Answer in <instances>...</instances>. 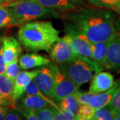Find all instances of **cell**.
<instances>
[{
	"instance_id": "15",
	"label": "cell",
	"mask_w": 120,
	"mask_h": 120,
	"mask_svg": "<svg viewBox=\"0 0 120 120\" xmlns=\"http://www.w3.org/2000/svg\"><path fill=\"white\" fill-rule=\"evenodd\" d=\"M19 100V107L21 109L24 108H31L35 110H39L44 107H47L51 104L45 100L38 95L29 94L25 93L20 97Z\"/></svg>"
},
{
	"instance_id": "6",
	"label": "cell",
	"mask_w": 120,
	"mask_h": 120,
	"mask_svg": "<svg viewBox=\"0 0 120 120\" xmlns=\"http://www.w3.org/2000/svg\"><path fill=\"white\" fill-rule=\"evenodd\" d=\"M64 38L68 40L75 52L92 60V48L90 39L73 26L65 23Z\"/></svg>"
},
{
	"instance_id": "32",
	"label": "cell",
	"mask_w": 120,
	"mask_h": 120,
	"mask_svg": "<svg viewBox=\"0 0 120 120\" xmlns=\"http://www.w3.org/2000/svg\"><path fill=\"white\" fill-rule=\"evenodd\" d=\"M6 64L4 58L3 54V45L0 48V75L4 74L6 68Z\"/></svg>"
},
{
	"instance_id": "2",
	"label": "cell",
	"mask_w": 120,
	"mask_h": 120,
	"mask_svg": "<svg viewBox=\"0 0 120 120\" xmlns=\"http://www.w3.org/2000/svg\"><path fill=\"white\" fill-rule=\"evenodd\" d=\"M17 38L28 51L49 52L53 43L60 39V31L48 21L30 22L19 28Z\"/></svg>"
},
{
	"instance_id": "1",
	"label": "cell",
	"mask_w": 120,
	"mask_h": 120,
	"mask_svg": "<svg viewBox=\"0 0 120 120\" xmlns=\"http://www.w3.org/2000/svg\"><path fill=\"white\" fill-rule=\"evenodd\" d=\"M61 17L92 43L109 41L117 35L113 15L105 9L82 7L61 14Z\"/></svg>"
},
{
	"instance_id": "34",
	"label": "cell",
	"mask_w": 120,
	"mask_h": 120,
	"mask_svg": "<svg viewBox=\"0 0 120 120\" xmlns=\"http://www.w3.org/2000/svg\"><path fill=\"white\" fill-rule=\"evenodd\" d=\"M8 111V108L6 106L0 105V120L4 119V117L5 116Z\"/></svg>"
},
{
	"instance_id": "7",
	"label": "cell",
	"mask_w": 120,
	"mask_h": 120,
	"mask_svg": "<svg viewBox=\"0 0 120 120\" xmlns=\"http://www.w3.org/2000/svg\"><path fill=\"white\" fill-rule=\"evenodd\" d=\"M49 53L52 60L59 65L80 58L83 56L75 52L68 40L64 37L60 38L53 43L49 50Z\"/></svg>"
},
{
	"instance_id": "8",
	"label": "cell",
	"mask_w": 120,
	"mask_h": 120,
	"mask_svg": "<svg viewBox=\"0 0 120 120\" xmlns=\"http://www.w3.org/2000/svg\"><path fill=\"white\" fill-rule=\"evenodd\" d=\"M59 68V67H58ZM79 87L64 73L58 70L56 78V85L52 99L55 101H60L69 95L74 94Z\"/></svg>"
},
{
	"instance_id": "28",
	"label": "cell",
	"mask_w": 120,
	"mask_h": 120,
	"mask_svg": "<svg viewBox=\"0 0 120 120\" xmlns=\"http://www.w3.org/2000/svg\"><path fill=\"white\" fill-rule=\"evenodd\" d=\"M95 94H93V93L90 92V91L88 92H81V91H77V92H75L74 94L77 98V100L80 105L88 104L90 99L91 98L92 96L94 95Z\"/></svg>"
},
{
	"instance_id": "31",
	"label": "cell",
	"mask_w": 120,
	"mask_h": 120,
	"mask_svg": "<svg viewBox=\"0 0 120 120\" xmlns=\"http://www.w3.org/2000/svg\"><path fill=\"white\" fill-rule=\"evenodd\" d=\"M24 119L27 120H38L36 110L31 108H24L19 110Z\"/></svg>"
},
{
	"instance_id": "10",
	"label": "cell",
	"mask_w": 120,
	"mask_h": 120,
	"mask_svg": "<svg viewBox=\"0 0 120 120\" xmlns=\"http://www.w3.org/2000/svg\"><path fill=\"white\" fill-rule=\"evenodd\" d=\"M39 71V69H36L32 71H22L17 75L14 81L12 95L15 103H16L20 97L25 94V89L27 85L34 78Z\"/></svg>"
},
{
	"instance_id": "27",
	"label": "cell",
	"mask_w": 120,
	"mask_h": 120,
	"mask_svg": "<svg viewBox=\"0 0 120 120\" xmlns=\"http://www.w3.org/2000/svg\"><path fill=\"white\" fill-rule=\"evenodd\" d=\"M38 120H54L55 116L52 108L44 107L36 111Z\"/></svg>"
},
{
	"instance_id": "16",
	"label": "cell",
	"mask_w": 120,
	"mask_h": 120,
	"mask_svg": "<svg viewBox=\"0 0 120 120\" xmlns=\"http://www.w3.org/2000/svg\"><path fill=\"white\" fill-rule=\"evenodd\" d=\"M118 84H119V82L115 83V85L113 86L110 90H107L104 92H101V93L95 94L90 99L88 104L95 109L107 105L110 103Z\"/></svg>"
},
{
	"instance_id": "38",
	"label": "cell",
	"mask_w": 120,
	"mask_h": 120,
	"mask_svg": "<svg viewBox=\"0 0 120 120\" xmlns=\"http://www.w3.org/2000/svg\"><path fill=\"white\" fill-rule=\"evenodd\" d=\"M116 11L120 13V6L118 7V8H117V11Z\"/></svg>"
},
{
	"instance_id": "4",
	"label": "cell",
	"mask_w": 120,
	"mask_h": 120,
	"mask_svg": "<svg viewBox=\"0 0 120 120\" xmlns=\"http://www.w3.org/2000/svg\"><path fill=\"white\" fill-rule=\"evenodd\" d=\"M58 67L62 73L79 87L90 82L94 75V73H98L103 69L95 61L85 56L60 64Z\"/></svg>"
},
{
	"instance_id": "12",
	"label": "cell",
	"mask_w": 120,
	"mask_h": 120,
	"mask_svg": "<svg viewBox=\"0 0 120 120\" xmlns=\"http://www.w3.org/2000/svg\"><path fill=\"white\" fill-rule=\"evenodd\" d=\"M22 51L21 43L17 39L13 37L3 39V54L6 65L18 60Z\"/></svg>"
},
{
	"instance_id": "19",
	"label": "cell",
	"mask_w": 120,
	"mask_h": 120,
	"mask_svg": "<svg viewBox=\"0 0 120 120\" xmlns=\"http://www.w3.org/2000/svg\"><path fill=\"white\" fill-rule=\"evenodd\" d=\"M14 81L9 79L5 74L0 75V92L5 98L9 100L15 105V103L13 100V90Z\"/></svg>"
},
{
	"instance_id": "29",
	"label": "cell",
	"mask_w": 120,
	"mask_h": 120,
	"mask_svg": "<svg viewBox=\"0 0 120 120\" xmlns=\"http://www.w3.org/2000/svg\"><path fill=\"white\" fill-rule=\"evenodd\" d=\"M110 107L113 108L114 109L117 110L120 109V83H119L118 86L116 88V91L113 95L110 103L108 104Z\"/></svg>"
},
{
	"instance_id": "20",
	"label": "cell",
	"mask_w": 120,
	"mask_h": 120,
	"mask_svg": "<svg viewBox=\"0 0 120 120\" xmlns=\"http://www.w3.org/2000/svg\"><path fill=\"white\" fill-rule=\"evenodd\" d=\"M18 26V23L4 5H0V27Z\"/></svg>"
},
{
	"instance_id": "30",
	"label": "cell",
	"mask_w": 120,
	"mask_h": 120,
	"mask_svg": "<svg viewBox=\"0 0 120 120\" xmlns=\"http://www.w3.org/2000/svg\"><path fill=\"white\" fill-rule=\"evenodd\" d=\"M24 117H23L22 113L19 112V109H11L8 111L5 116H4V120H23Z\"/></svg>"
},
{
	"instance_id": "9",
	"label": "cell",
	"mask_w": 120,
	"mask_h": 120,
	"mask_svg": "<svg viewBox=\"0 0 120 120\" xmlns=\"http://www.w3.org/2000/svg\"><path fill=\"white\" fill-rule=\"evenodd\" d=\"M114 85V78L111 73L106 71H99L91 79L90 91L93 94L101 93L110 90Z\"/></svg>"
},
{
	"instance_id": "13",
	"label": "cell",
	"mask_w": 120,
	"mask_h": 120,
	"mask_svg": "<svg viewBox=\"0 0 120 120\" xmlns=\"http://www.w3.org/2000/svg\"><path fill=\"white\" fill-rule=\"evenodd\" d=\"M45 7L69 11L79 8L85 4L84 0H34Z\"/></svg>"
},
{
	"instance_id": "26",
	"label": "cell",
	"mask_w": 120,
	"mask_h": 120,
	"mask_svg": "<svg viewBox=\"0 0 120 120\" xmlns=\"http://www.w3.org/2000/svg\"><path fill=\"white\" fill-rule=\"evenodd\" d=\"M19 72L20 66L18 64V60H17L6 65L4 74L11 80L15 81V78Z\"/></svg>"
},
{
	"instance_id": "11",
	"label": "cell",
	"mask_w": 120,
	"mask_h": 120,
	"mask_svg": "<svg viewBox=\"0 0 120 120\" xmlns=\"http://www.w3.org/2000/svg\"><path fill=\"white\" fill-rule=\"evenodd\" d=\"M107 69H115L120 72V35L117 34L107 42Z\"/></svg>"
},
{
	"instance_id": "24",
	"label": "cell",
	"mask_w": 120,
	"mask_h": 120,
	"mask_svg": "<svg viewBox=\"0 0 120 120\" xmlns=\"http://www.w3.org/2000/svg\"><path fill=\"white\" fill-rule=\"evenodd\" d=\"M25 93L26 94H29L35 95H38L39 96L42 98L45 99V100H47L49 103L51 104V105L55 106V107H57V105H56V103H54L53 101H52V100H50L49 99L47 98L46 95L43 94V93L39 90L38 86H36V84L35 83V82H34V80L32 79L31 82L27 85L26 89H25Z\"/></svg>"
},
{
	"instance_id": "22",
	"label": "cell",
	"mask_w": 120,
	"mask_h": 120,
	"mask_svg": "<svg viewBox=\"0 0 120 120\" xmlns=\"http://www.w3.org/2000/svg\"><path fill=\"white\" fill-rule=\"evenodd\" d=\"M96 8L117 11L120 5V0H87Z\"/></svg>"
},
{
	"instance_id": "3",
	"label": "cell",
	"mask_w": 120,
	"mask_h": 120,
	"mask_svg": "<svg viewBox=\"0 0 120 120\" xmlns=\"http://www.w3.org/2000/svg\"><path fill=\"white\" fill-rule=\"evenodd\" d=\"M4 5L8 9L18 25L38 19L61 16V14L55 9L45 7L34 0H17Z\"/></svg>"
},
{
	"instance_id": "17",
	"label": "cell",
	"mask_w": 120,
	"mask_h": 120,
	"mask_svg": "<svg viewBox=\"0 0 120 120\" xmlns=\"http://www.w3.org/2000/svg\"><path fill=\"white\" fill-rule=\"evenodd\" d=\"M107 42L99 41L91 43L92 60L98 63L102 68H107Z\"/></svg>"
},
{
	"instance_id": "21",
	"label": "cell",
	"mask_w": 120,
	"mask_h": 120,
	"mask_svg": "<svg viewBox=\"0 0 120 120\" xmlns=\"http://www.w3.org/2000/svg\"><path fill=\"white\" fill-rule=\"evenodd\" d=\"M116 109L106 105L105 107H101L95 109V114L93 120H114L116 115Z\"/></svg>"
},
{
	"instance_id": "18",
	"label": "cell",
	"mask_w": 120,
	"mask_h": 120,
	"mask_svg": "<svg viewBox=\"0 0 120 120\" xmlns=\"http://www.w3.org/2000/svg\"><path fill=\"white\" fill-rule=\"evenodd\" d=\"M80 107V104L78 102L75 95L74 94L69 95L60 101L58 107L60 109L65 112L73 113L76 116Z\"/></svg>"
},
{
	"instance_id": "33",
	"label": "cell",
	"mask_w": 120,
	"mask_h": 120,
	"mask_svg": "<svg viewBox=\"0 0 120 120\" xmlns=\"http://www.w3.org/2000/svg\"><path fill=\"white\" fill-rule=\"evenodd\" d=\"M0 105H4L6 107L11 106V107H15V105L11 103L8 99L5 98L1 92H0Z\"/></svg>"
},
{
	"instance_id": "14",
	"label": "cell",
	"mask_w": 120,
	"mask_h": 120,
	"mask_svg": "<svg viewBox=\"0 0 120 120\" xmlns=\"http://www.w3.org/2000/svg\"><path fill=\"white\" fill-rule=\"evenodd\" d=\"M19 66L22 69H29L36 67L44 66L51 62L49 59L38 53H26L19 60Z\"/></svg>"
},
{
	"instance_id": "35",
	"label": "cell",
	"mask_w": 120,
	"mask_h": 120,
	"mask_svg": "<svg viewBox=\"0 0 120 120\" xmlns=\"http://www.w3.org/2000/svg\"><path fill=\"white\" fill-rule=\"evenodd\" d=\"M114 120H120V109L116 110V115H115V117Z\"/></svg>"
},
{
	"instance_id": "25",
	"label": "cell",
	"mask_w": 120,
	"mask_h": 120,
	"mask_svg": "<svg viewBox=\"0 0 120 120\" xmlns=\"http://www.w3.org/2000/svg\"><path fill=\"white\" fill-rule=\"evenodd\" d=\"M51 108L54 113L55 118L54 120H75L76 119V116L73 113L69 112H65L60 109L58 107H55L51 105Z\"/></svg>"
},
{
	"instance_id": "37",
	"label": "cell",
	"mask_w": 120,
	"mask_h": 120,
	"mask_svg": "<svg viewBox=\"0 0 120 120\" xmlns=\"http://www.w3.org/2000/svg\"><path fill=\"white\" fill-rule=\"evenodd\" d=\"M2 45H3V39H2L1 40L0 39V48H1V47Z\"/></svg>"
},
{
	"instance_id": "23",
	"label": "cell",
	"mask_w": 120,
	"mask_h": 120,
	"mask_svg": "<svg viewBox=\"0 0 120 120\" xmlns=\"http://www.w3.org/2000/svg\"><path fill=\"white\" fill-rule=\"evenodd\" d=\"M95 109L91 107L89 104L80 105L79 109L76 114L77 120H93Z\"/></svg>"
},
{
	"instance_id": "5",
	"label": "cell",
	"mask_w": 120,
	"mask_h": 120,
	"mask_svg": "<svg viewBox=\"0 0 120 120\" xmlns=\"http://www.w3.org/2000/svg\"><path fill=\"white\" fill-rule=\"evenodd\" d=\"M58 70V66L50 62L39 69L38 74L33 79L39 90L47 98H53Z\"/></svg>"
},
{
	"instance_id": "39",
	"label": "cell",
	"mask_w": 120,
	"mask_h": 120,
	"mask_svg": "<svg viewBox=\"0 0 120 120\" xmlns=\"http://www.w3.org/2000/svg\"><path fill=\"white\" fill-rule=\"evenodd\" d=\"M1 4H3V3H2V1H1L0 0V5H1Z\"/></svg>"
},
{
	"instance_id": "36",
	"label": "cell",
	"mask_w": 120,
	"mask_h": 120,
	"mask_svg": "<svg viewBox=\"0 0 120 120\" xmlns=\"http://www.w3.org/2000/svg\"><path fill=\"white\" fill-rule=\"evenodd\" d=\"M3 3V5L7 4H9V3H11V2H13V1H15L17 0H1Z\"/></svg>"
}]
</instances>
